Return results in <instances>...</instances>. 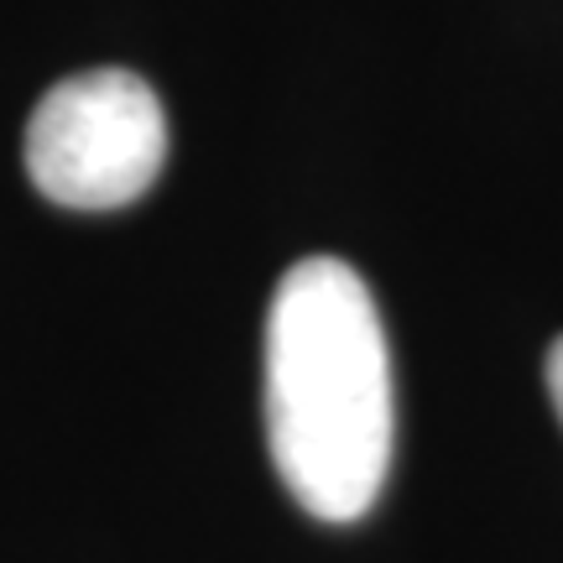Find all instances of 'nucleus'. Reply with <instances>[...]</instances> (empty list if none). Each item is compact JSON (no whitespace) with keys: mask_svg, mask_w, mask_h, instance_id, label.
<instances>
[{"mask_svg":"<svg viewBox=\"0 0 563 563\" xmlns=\"http://www.w3.org/2000/svg\"><path fill=\"white\" fill-rule=\"evenodd\" d=\"M548 391H553V407H559V418H563V340L548 350Z\"/></svg>","mask_w":563,"mask_h":563,"instance_id":"7ed1b4c3","label":"nucleus"},{"mask_svg":"<svg viewBox=\"0 0 563 563\" xmlns=\"http://www.w3.org/2000/svg\"><path fill=\"white\" fill-rule=\"evenodd\" d=\"M162 162V100L125 68L53 84L26 125V173L63 209H121L157 183Z\"/></svg>","mask_w":563,"mask_h":563,"instance_id":"f03ea898","label":"nucleus"},{"mask_svg":"<svg viewBox=\"0 0 563 563\" xmlns=\"http://www.w3.org/2000/svg\"><path fill=\"white\" fill-rule=\"evenodd\" d=\"M266 439L282 485L323 522L365 517L391 464V361L355 272L308 256L266 313Z\"/></svg>","mask_w":563,"mask_h":563,"instance_id":"f257e3e1","label":"nucleus"}]
</instances>
